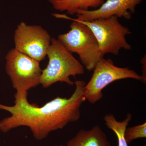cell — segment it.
I'll use <instances>...</instances> for the list:
<instances>
[{"mask_svg": "<svg viewBox=\"0 0 146 146\" xmlns=\"http://www.w3.org/2000/svg\"><path fill=\"white\" fill-rule=\"evenodd\" d=\"M75 90L69 98L57 97L42 106L30 103L28 95H14L12 106L0 104V110L8 111L11 116L0 121V130L6 133L19 127L29 128L37 141L46 138L51 132L62 129L69 123L80 117V107L85 99L84 90L86 83L76 80Z\"/></svg>", "mask_w": 146, "mask_h": 146, "instance_id": "obj_1", "label": "cell"}, {"mask_svg": "<svg viewBox=\"0 0 146 146\" xmlns=\"http://www.w3.org/2000/svg\"><path fill=\"white\" fill-rule=\"evenodd\" d=\"M46 55L48 63L42 70L40 81L44 88H48L57 82L73 86L75 83L70 79V77H75L84 72L83 65L58 39H51Z\"/></svg>", "mask_w": 146, "mask_h": 146, "instance_id": "obj_2", "label": "cell"}, {"mask_svg": "<svg viewBox=\"0 0 146 146\" xmlns=\"http://www.w3.org/2000/svg\"><path fill=\"white\" fill-rule=\"evenodd\" d=\"M53 16L57 18L78 22L88 27L96 39L103 57L108 53L118 55L122 49L125 50L132 49L126 39V36L131 34V32L129 29L120 23L117 16L84 21L70 18L64 14L55 13Z\"/></svg>", "mask_w": 146, "mask_h": 146, "instance_id": "obj_3", "label": "cell"}, {"mask_svg": "<svg viewBox=\"0 0 146 146\" xmlns=\"http://www.w3.org/2000/svg\"><path fill=\"white\" fill-rule=\"evenodd\" d=\"M70 30L58 37L59 41L72 53L79 56L81 64L87 70H94L99 60L103 58L94 35L87 26L73 21Z\"/></svg>", "mask_w": 146, "mask_h": 146, "instance_id": "obj_4", "label": "cell"}, {"mask_svg": "<svg viewBox=\"0 0 146 146\" xmlns=\"http://www.w3.org/2000/svg\"><path fill=\"white\" fill-rule=\"evenodd\" d=\"M5 69L10 78L15 95H28L29 90L40 84L42 70L39 62L13 49L7 54Z\"/></svg>", "mask_w": 146, "mask_h": 146, "instance_id": "obj_5", "label": "cell"}, {"mask_svg": "<svg viewBox=\"0 0 146 146\" xmlns=\"http://www.w3.org/2000/svg\"><path fill=\"white\" fill-rule=\"evenodd\" d=\"M127 78L143 81L141 76L135 71L128 68L117 67L110 58H102L96 64L93 75L84 87L85 100L95 104L103 98L102 90L108 85L117 80Z\"/></svg>", "mask_w": 146, "mask_h": 146, "instance_id": "obj_6", "label": "cell"}, {"mask_svg": "<svg viewBox=\"0 0 146 146\" xmlns=\"http://www.w3.org/2000/svg\"><path fill=\"white\" fill-rule=\"evenodd\" d=\"M14 40L16 50L40 62L47 55L51 38L42 27L22 22L15 31Z\"/></svg>", "mask_w": 146, "mask_h": 146, "instance_id": "obj_7", "label": "cell"}, {"mask_svg": "<svg viewBox=\"0 0 146 146\" xmlns=\"http://www.w3.org/2000/svg\"><path fill=\"white\" fill-rule=\"evenodd\" d=\"M143 0H107L99 8L93 10L78 11L76 18L79 21H90L112 16L130 20L135 13L136 6Z\"/></svg>", "mask_w": 146, "mask_h": 146, "instance_id": "obj_8", "label": "cell"}, {"mask_svg": "<svg viewBox=\"0 0 146 146\" xmlns=\"http://www.w3.org/2000/svg\"><path fill=\"white\" fill-rule=\"evenodd\" d=\"M66 146H111L107 136L100 126L89 130L81 129L67 142Z\"/></svg>", "mask_w": 146, "mask_h": 146, "instance_id": "obj_9", "label": "cell"}, {"mask_svg": "<svg viewBox=\"0 0 146 146\" xmlns=\"http://www.w3.org/2000/svg\"><path fill=\"white\" fill-rule=\"evenodd\" d=\"M54 8L60 12L66 11L73 15L79 10H88L97 8L104 2V0H49Z\"/></svg>", "mask_w": 146, "mask_h": 146, "instance_id": "obj_10", "label": "cell"}, {"mask_svg": "<svg viewBox=\"0 0 146 146\" xmlns=\"http://www.w3.org/2000/svg\"><path fill=\"white\" fill-rule=\"evenodd\" d=\"M131 119L132 115L130 113H128L126 118L122 121H117L115 116L112 114H106L105 116L104 120L106 125L117 136L118 146H128L125 137V132Z\"/></svg>", "mask_w": 146, "mask_h": 146, "instance_id": "obj_11", "label": "cell"}, {"mask_svg": "<svg viewBox=\"0 0 146 146\" xmlns=\"http://www.w3.org/2000/svg\"><path fill=\"white\" fill-rule=\"evenodd\" d=\"M125 137L128 144L130 143L135 139L146 137V123L126 128Z\"/></svg>", "mask_w": 146, "mask_h": 146, "instance_id": "obj_12", "label": "cell"}, {"mask_svg": "<svg viewBox=\"0 0 146 146\" xmlns=\"http://www.w3.org/2000/svg\"><path fill=\"white\" fill-rule=\"evenodd\" d=\"M141 62L142 65V75H141L143 78V83L146 84V55L144 56L141 59Z\"/></svg>", "mask_w": 146, "mask_h": 146, "instance_id": "obj_13", "label": "cell"}, {"mask_svg": "<svg viewBox=\"0 0 146 146\" xmlns=\"http://www.w3.org/2000/svg\"><path fill=\"white\" fill-rule=\"evenodd\" d=\"M60 146H62V145H60Z\"/></svg>", "mask_w": 146, "mask_h": 146, "instance_id": "obj_14", "label": "cell"}]
</instances>
